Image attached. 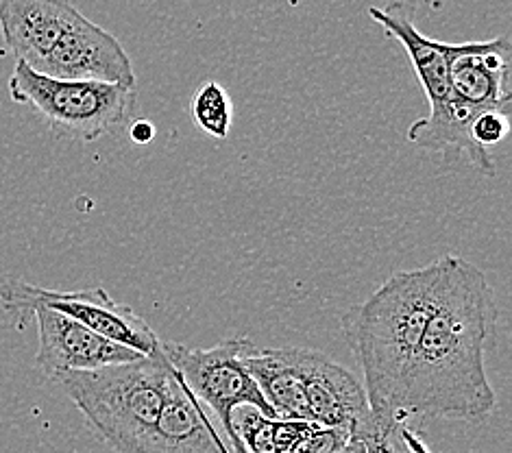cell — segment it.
<instances>
[{"label": "cell", "instance_id": "cell-1", "mask_svg": "<svg viewBox=\"0 0 512 453\" xmlns=\"http://www.w3.org/2000/svg\"><path fill=\"white\" fill-rule=\"evenodd\" d=\"M441 295L434 305L408 379L404 419L482 423L497 406L486 375V345L497 325L495 290L478 266L445 255Z\"/></svg>", "mask_w": 512, "mask_h": 453}, {"label": "cell", "instance_id": "cell-2", "mask_svg": "<svg viewBox=\"0 0 512 453\" xmlns=\"http://www.w3.org/2000/svg\"><path fill=\"white\" fill-rule=\"evenodd\" d=\"M447 257L390 275L373 295L343 316V336L362 369L364 393L377 425L408 423L404 397L434 305Z\"/></svg>", "mask_w": 512, "mask_h": 453}, {"label": "cell", "instance_id": "cell-3", "mask_svg": "<svg viewBox=\"0 0 512 453\" xmlns=\"http://www.w3.org/2000/svg\"><path fill=\"white\" fill-rule=\"evenodd\" d=\"M107 447L116 453H149L170 388L173 366L162 349L138 360L70 371L55 379Z\"/></svg>", "mask_w": 512, "mask_h": 453}, {"label": "cell", "instance_id": "cell-4", "mask_svg": "<svg viewBox=\"0 0 512 453\" xmlns=\"http://www.w3.org/2000/svg\"><path fill=\"white\" fill-rule=\"evenodd\" d=\"M369 16L380 27L395 38L408 53L410 64L417 72L423 85L425 96L430 101V116L414 122L408 129V140L428 151L454 149L465 153L469 162L480 170L482 175H495V162L489 151L482 149L471 138V118L465 116L454 105L449 83V64L456 53L458 44H445L423 35L410 20L404 5L371 7Z\"/></svg>", "mask_w": 512, "mask_h": 453}, {"label": "cell", "instance_id": "cell-5", "mask_svg": "<svg viewBox=\"0 0 512 453\" xmlns=\"http://www.w3.org/2000/svg\"><path fill=\"white\" fill-rule=\"evenodd\" d=\"M9 96L35 109L57 136L94 142L123 129L136 112V88L101 81H64L38 75L16 61Z\"/></svg>", "mask_w": 512, "mask_h": 453}, {"label": "cell", "instance_id": "cell-6", "mask_svg": "<svg viewBox=\"0 0 512 453\" xmlns=\"http://www.w3.org/2000/svg\"><path fill=\"white\" fill-rule=\"evenodd\" d=\"M253 342L249 338H231L210 349H190L179 342H162L160 349L190 393L203 401L221 423L231 453H247L234 430V410L253 406L266 416H277L260 393L258 384L247 371L245 355Z\"/></svg>", "mask_w": 512, "mask_h": 453}, {"label": "cell", "instance_id": "cell-7", "mask_svg": "<svg viewBox=\"0 0 512 453\" xmlns=\"http://www.w3.org/2000/svg\"><path fill=\"white\" fill-rule=\"evenodd\" d=\"M0 305L9 316L18 318V325L27 323L35 305H46L140 355H153L160 349V338L153 327L129 305L116 303L103 288L62 292L33 286L20 279H7L0 284Z\"/></svg>", "mask_w": 512, "mask_h": 453}, {"label": "cell", "instance_id": "cell-8", "mask_svg": "<svg viewBox=\"0 0 512 453\" xmlns=\"http://www.w3.org/2000/svg\"><path fill=\"white\" fill-rule=\"evenodd\" d=\"M31 316L38 321V353L35 364L55 379L70 371H96L103 366L138 360L140 353L103 338L70 316L46 305H35Z\"/></svg>", "mask_w": 512, "mask_h": 453}, {"label": "cell", "instance_id": "cell-9", "mask_svg": "<svg viewBox=\"0 0 512 453\" xmlns=\"http://www.w3.org/2000/svg\"><path fill=\"white\" fill-rule=\"evenodd\" d=\"M38 75L64 81H101L136 88V72L116 35L83 14L46 59Z\"/></svg>", "mask_w": 512, "mask_h": 453}, {"label": "cell", "instance_id": "cell-10", "mask_svg": "<svg viewBox=\"0 0 512 453\" xmlns=\"http://www.w3.org/2000/svg\"><path fill=\"white\" fill-rule=\"evenodd\" d=\"M449 83L454 105L473 118L486 109H510V40L458 44Z\"/></svg>", "mask_w": 512, "mask_h": 453}, {"label": "cell", "instance_id": "cell-11", "mask_svg": "<svg viewBox=\"0 0 512 453\" xmlns=\"http://www.w3.org/2000/svg\"><path fill=\"white\" fill-rule=\"evenodd\" d=\"M297 362L306 388L310 421L321 427L349 430L371 416L367 393L356 375L325 353L297 347Z\"/></svg>", "mask_w": 512, "mask_h": 453}, {"label": "cell", "instance_id": "cell-12", "mask_svg": "<svg viewBox=\"0 0 512 453\" xmlns=\"http://www.w3.org/2000/svg\"><path fill=\"white\" fill-rule=\"evenodd\" d=\"M175 373V384L155 425L149 453H223L227 447L218 436L199 399Z\"/></svg>", "mask_w": 512, "mask_h": 453}, {"label": "cell", "instance_id": "cell-13", "mask_svg": "<svg viewBox=\"0 0 512 453\" xmlns=\"http://www.w3.org/2000/svg\"><path fill=\"white\" fill-rule=\"evenodd\" d=\"M247 371L260 393L282 419L310 421L306 388L297 362V347L260 349L251 345L245 355ZM312 423V421H310Z\"/></svg>", "mask_w": 512, "mask_h": 453}, {"label": "cell", "instance_id": "cell-14", "mask_svg": "<svg viewBox=\"0 0 512 453\" xmlns=\"http://www.w3.org/2000/svg\"><path fill=\"white\" fill-rule=\"evenodd\" d=\"M231 419L247 453H290L297 440L314 425L310 421L266 416L253 406H238Z\"/></svg>", "mask_w": 512, "mask_h": 453}, {"label": "cell", "instance_id": "cell-15", "mask_svg": "<svg viewBox=\"0 0 512 453\" xmlns=\"http://www.w3.org/2000/svg\"><path fill=\"white\" fill-rule=\"evenodd\" d=\"M190 114L194 118V125L210 133L212 138L225 140L229 136L231 101L221 83L205 81L192 96Z\"/></svg>", "mask_w": 512, "mask_h": 453}, {"label": "cell", "instance_id": "cell-16", "mask_svg": "<svg viewBox=\"0 0 512 453\" xmlns=\"http://www.w3.org/2000/svg\"><path fill=\"white\" fill-rule=\"evenodd\" d=\"M401 425L404 423L377 425L373 416H369L367 421L353 427L351 438L356 440L358 453H410L401 438Z\"/></svg>", "mask_w": 512, "mask_h": 453}, {"label": "cell", "instance_id": "cell-17", "mask_svg": "<svg viewBox=\"0 0 512 453\" xmlns=\"http://www.w3.org/2000/svg\"><path fill=\"white\" fill-rule=\"evenodd\" d=\"M349 438V430L321 427L314 423L310 430L297 440V445L290 449V453H340L349 443Z\"/></svg>", "mask_w": 512, "mask_h": 453}, {"label": "cell", "instance_id": "cell-18", "mask_svg": "<svg viewBox=\"0 0 512 453\" xmlns=\"http://www.w3.org/2000/svg\"><path fill=\"white\" fill-rule=\"evenodd\" d=\"M510 109H486L480 112L471 122V138L473 142L482 146V149H489L502 142L508 131H510Z\"/></svg>", "mask_w": 512, "mask_h": 453}, {"label": "cell", "instance_id": "cell-19", "mask_svg": "<svg viewBox=\"0 0 512 453\" xmlns=\"http://www.w3.org/2000/svg\"><path fill=\"white\" fill-rule=\"evenodd\" d=\"M129 138L136 144H151L155 140V125L151 120H133L129 127Z\"/></svg>", "mask_w": 512, "mask_h": 453}, {"label": "cell", "instance_id": "cell-20", "mask_svg": "<svg viewBox=\"0 0 512 453\" xmlns=\"http://www.w3.org/2000/svg\"><path fill=\"white\" fill-rule=\"evenodd\" d=\"M401 438H404V443L408 447L410 453H432V449L425 445V440L421 438V434L410 427V423L401 425Z\"/></svg>", "mask_w": 512, "mask_h": 453}, {"label": "cell", "instance_id": "cell-21", "mask_svg": "<svg viewBox=\"0 0 512 453\" xmlns=\"http://www.w3.org/2000/svg\"><path fill=\"white\" fill-rule=\"evenodd\" d=\"M340 453H358V445H356V440L349 438V443L345 445V449L340 451Z\"/></svg>", "mask_w": 512, "mask_h": 453}]
</instances>
